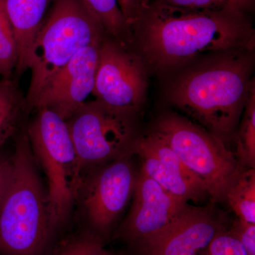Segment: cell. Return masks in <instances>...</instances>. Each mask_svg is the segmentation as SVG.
<instances>
[{
    "label": "cell",
    "instance_id": "obj_1",
    "mask_svg": "<svg viewBox=\"0 0 255 255\" xmlns=\"http://www.w3.org/2000/svg\"><path fill=\"white\" fill-rule=\"evenodd\" d=\"M130 31L136 35L142 60L159 71L204 53L253 50L255 44L247 11L232 7L190 9L147 1L130 23Z\"/></svg>",
    "mask_w": 255,
    "mask_h": 255
},
{
    "label": "cell",
    "instance_id": "obj_2",
    "mask_svg": "<svg viewBox=\"0 0 255 255\" xmlns=\"http://www.w3.org/2000/svg\"><path fill=\"white\" fill-rule=\"evenodd\" d=\"M253 50L214 53L169 82L166 98L191 121L227 141L234 135L249 97Z\"/></svg>",
    "mask_w": 255,
    "mask_h": 255
},
{
    "label": "cell",
    "instance_id": "obj_3",
    "mask_svg": "<svg viewBox=\"0 0 255 255\" xmlns=\"http://www.w3.org/2000/svg\"><path fill=\"white\" fill-rule=\"evenodd\" d=\"M0 206V255H50L55 229L26 130L17 134Z\"/></svg>",
    "mask_w": 255,
    "mask_h": 255
},
{
    "label": "cell",
    "instance_id": "obj_4",
    "mask_svg": "<svg viewBox=\"0 0 255 255\" xmlns=\"http://www.w3.org/2000/svg\"><path fill=\"white\" fill-rule=\"evenodd\" d=\"M108 36L80 0H53L30 51L31 81L26 98L28 112L55 74L82 48Z\"/></svg>",
    "mask_w": 255,
    "mask_h": 255
},
{
    "label": "cell",
    "instance_id": "obj_5",
    "mask_svg": "<svg viewBox=\"0 0 255 255\" xmlns=\"http://www.w3.org/2000/svg\"><path fill=\"white\" fill-rule=\"evenodd\" d=\"M26 129L32 152L47 178L52 220L58 230L77 199L82 176L68 124L46 108H39Z\"/></svg>",
    "mask_w": 255,
    "mask_h": 255
},
{
    "label": "cell",
    "instance_id": "obj_6",
    "mask_svg": "<svg viewBox=\"0 0 255 255\" xmlns=\"http://www.w3.org/2000/svg\"><path fill=\"white\" fill-rule=\"evenodd\" d=\"M152 132L202 181L213 203L226 199L228 189L243 167L221 138L190 119L174 113L159 116Z\"/></svg>",
    "mask_w": 255,
    "mask_h": 255
},
{
    "label": "cell",
    "instance_id": "obj_7",
    "mask_svg": "<svg viewBox=\"0 0 255 255\" xmlns=\"http://www.w3.org/2000/svg\"><path fill=\"white\" fill-rule=\"evenodd\" d=\"M135 117L95 100L85 102L66 121L82 177L90 169L132 153L137 139Z\"/></svg>",
    "mask_w": 255,
    "mask_h": 255
},
{
    "label": "cell",
    "instance_id": "obj_8",
    "mask_svg": "<svg viewBox=\"0 0 255 255\" xmlns=\"http://www.w3.org/2000/svg\"><path fill=\"white\" fill-rule=\"evenodd\" d=\"M132 153L90 169L82 177L77 199L81 201L87 231L104 242L133 195L137 171Z\"/></svg>",
    "mask_w": 255,
    "mask_h": 255
},
{
    "label": "cell",
    "instance_id": "obj_9",
    "mask_svg": "<svg viewBox=\"0 0 255 255\" xmlns=\"http://www.w3.org/2000/svg\"><path fill=\"white\" fill-rule=\"evenodd\" d=\"M107 36L102 42L92 95L114 110L135 115L145 100L147 78L141 56Z\"/></svg>",
    "mask_w": 255,
    "mask_h": 255
},
{
    "label": "cell",
    "instance_id": "obj_10",
    "mask_svg": "<svg viewBox=\"0 0 255 255\" xmlns=\"http://www.w3.org/2000/svg\"><path fill=\"white\" fill-rule=\"evenodd\" d=\"M189 206L140 168L132 206L119 228V237L138 251L168 229Z\"/></svg>",
    "mask_w": 255,
    "mask_h": 255
},
{
    "label": "cell",
    "instance_id": "obj_11",
    "mask_svg": "<svg viewBox=\"0 0 255 255\" xmlns=\"http://www.w3.org/2000/svg\"><path fill=\"white\" fill-rule=\"evenodd\" d=\"M104 38L82 48L55 74L37 101L34 110L48 109L66 122L86 102L95 87Z\"/></svg>",
    "mask_w": 255,
    "mask_h": 255
},
{
    "label": "cell",
    "instance_id": "obj_12",
    "mask_svg": "<svg viewBox=\"0 0 255 255\" xmlns=\"http://www.w3.org/2000/svg\"><path fill=\"white\" fill-rule=\"evenodd\" d=\"M132 153L140 159V168L171 195L187 203L198 202L209 196L202 181L155 132L137 137Z\"/></svg>",
    "mask_w": 255,
    "mask_h": 255
},
{
    "label": "cell",
    "instance_id": "obj_13",
    "mask_svg": "<svg viewBox=\"0 0 255 255\" xmlns=\"http://www.w3.org/2000/svg\"><path fill=\"white\" fill-rule=\"evenodd\" d=\"M226 229L212 207L189 205L163 233L137 252L141 255H201Z\"/></svg>",
    "mask_w": 255,
    "mask_h": 255
},
{
    "label": "cell",
    "instance_id": "obj_14",
    "mask_svg": "<svg viewBox=\"0 0 255 255\" xmlns=\"http://www.w3.org/2000/svg\"><path fill=\"white\" fill-rule=\"evenodd\" d=\"M52 1L53 0H4L17 46L18 59L15 70L17 76L28 69L32 44Z\"/></svg>",
    "mask_w": 255,
    "mask_h": 255
},
{
    "label": "cell",
    "instance_id": "obj_15",
    "mask_svg": "<svg viewBox=\"0 0 255 255\" xmlns=\"http://www.w3.org/2000/svg\"><path fill=\"white\" fill-rule=\"evenodd\" d=\"M26 98L12 79L0 80V149L21 130L28 113Z\"/></svg>",
    "mask_w": 255,
    "mask_h": 255
},
{
    "label": "cell",
    "instance_id": "obj_16",
    "mask_svg": "<svg viewBox=\"0 0 255 255\" xmlns=\"http://www.w3.org/2000/svg\"><path fill=\"white\" fill-rule=\"evenodd\" d=\"M225 200L238 219L255 223V169H242L228 189Z\"/></svg>",
    "mask_w": 255,
    "mask_h": 255
},
{
    "label": "cell",
    "instance_id": "obj_17",
    "mask_svg": "<svg viewBox=\"0 0 255 255\" xmlns=\"http://www.w3.org/2000/svg\"><path fill=\"white\" fill-rule=\"evenodd\" d=\"M101 23L109 36L117 41H130V25L121 11L117 0H80Z\"/></svg>",
    "mask_w": 255,
    "mask_h": 255
},
{
    "label": "cell",
    "instance_id": "obj_18",
    "mask_svg": "<svg viewBox=\"0 0 255 255\" xmlns=\"http://www.w3.org/2000/svg\"><path fill=\"white\" fill-rule=\"evenodd\" d=\"M236 141V157L243 168L255 167V85L252 83Z\"/></svg>",
    "mask_w": 255,
    "mask_h": 255
},
{
    "label": "cell",
    "instance_id": "obj_19",
    "mask_svg": "<svg viewBox=\"0 0 255 255\" xmlns=\"http://www.w3.org/2000/svg\"><path fill=\"white\" fill-rule=\"evenodd\" d=\"M17 59L14 31L6 13L4 0H0V75L2 78L12 79Z\"/></svg>",
    "mask_w": 255,
    "mask_h": 255
},
{
    "label": "cell",
    "instance_id": "obj_20",
    "mask_svg": "<svg viewBox=\"0 0 255 255\" xmlns=\"http://www.w3.org/2000/svg\"><path fill=\"white\" fill-rule=\"evenodd\" d=\"M105 242L87 231L62 240L50 255H105Z\"/></svg>",
    "mask_w": 255,
    "mask_h": 255
},
{
    "label": "cell",
    "instance_id": "obj_21",
    "mask_svg": "<svg viewBox=\"0 0 255 255\" xmlns=\"http://www.w3.org/2000/svg\"><path fill=\"white\" fill-rule=\"evenodd\" d=\"M159 2L190 9H212L232 7L248 11L254 5L255 0H157Z\"/></svg>",
    "mask_w": 255,
    "mask_h": 255
},
{
    "label": "cell",
    "instance_id": "obj_22",
    "mask_svg": "<svg viewBox=\"0 0 255 255\" xmlns=\"http://www.w3.org/2000/svg\"><path fill=\"white\" fill-rule=\"evenodd\" d=\"M226 229L216 235L201 255H248L241 243L230 236Z\"/></svg>",
    "mask_w": 255,
    "mask_h": 255
},
{
    "label": "cell",
    "instance_id": "obj_23",
    "mask_svg": "<svg viewBox=\"0 0 255 255\" xmlns=\"http://www.w3.org/2000/svg\"><path fill=\"white\" fill-rule=\"evenodd\" d=\"M226 232L237 240L248 255H255V223L246 222L239 219L233 221Z\"/></svg>",
    "mask_w": 255,
    "mask_h": 255
},
{
    "label": "cell",
    "instance_id": "obj_24",
    "mask_svg": "<svg viewBox=\"0 0 255 255\" xmlns=\"http://www.w3.org/2000/svg\"><path fill=\"white\" fill-rule=\"evenodd\" d=\"M117 1H118L121 11L123 13L124 17L127 18L130 27V23L136 16L139 10L148 0H117Z\"/></svg>",
    "mask_w": 255,
    "mask_h": 255
},
{
    "label": "cell",
    "instance_id": "obj_25",
    "mask_svg": "<svg viewBox=\"0 0 255 255\" xmlns=\"http://www.w3.org/2000/svg\"><path fill=\"white\" fill-rule=\"evenodd\" d=\"M11 172V157H0V206L9 184Z\"/></svg>",
    "mask_w": 255,
    "mask_h": 255
},
{
    "label": "cell",
    "instance_id": "obj_26",
    "mask_svg": "<svg viewBox=\"0 0 255 255\" xmlns=\"http://www.w3.org/2000/svg\"><path fill=\"white\" fill-rule=\"evenodd\" d=\"M105 255H115L114 253H111L108 250L106 249L105 252Z\"/></svg>",
    "mask_w": 255,
    "mask_h": 255
}]
</instances>
